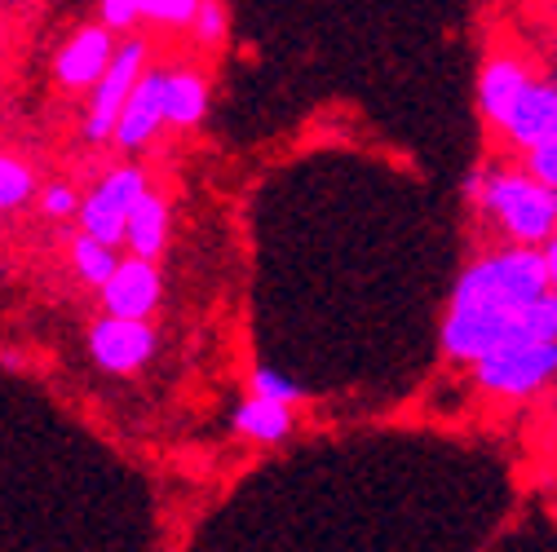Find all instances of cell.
Returning a JSON list of instances; mask_svg holds the SVG:
<instances>
[{
  "instance_id": "6da1fadb",
  "label": "cell",
  "mask_w": 557,
  "mask_h": 552,
  "mask_svg": "<svg viewBox=\"0 0 557 552\" xmlns=\"http://www.w3.org/2000/svg\"><path fill=\"white\" fill-rule=\"evenodd\" d=\"M553 288V274L544 261V248H505L478 256L451 292L447 318H443V350L456 363H478L492 354L500 340L518 331L527 310Z\"/></svg>"
},
{
  "instance_id": "7a4b0ae2",
  "label": "cell",
  "mask_w": 557,
  "mask_h": 552,
  "mask_svg": "<svg viewBox=\"0 0 557 552\" xmlns=\"http://www.w3.org/2000/svg\"><path fill=\"white\" fill-rule=\"evenodd\" d=\"M469 195L478 199V209L492 217L513 243L544 248L557 230V190L544 186L531 168L527 173H473Z\"/></svg>"
},
{
  "instance_id": "3957f363",
  "label": "cell",
  "mask_w": 557,
  "mask_h": 552,
  "mask_svg": "<svg viewBox=\"0 0 557 552\" xmlns=\"http://www.w3.org/2000/svg\"><path fill=\"white\" fill-rule=\"evenodd\" d=\"M473 376L496 398H531L557 376V340L509 336L492 354H482L473 363Z\"/></svg>"
},
{
  "instance_id": "277c9868",
  "label": "cell",
  "mask_w": 557,
  "mask_h": 552,
  "mask_svg": "<svg viewBox=\"0 0 557 552\" xmlns=\"http://www.w3.org/2000/svg\"><path fill=\"white\" fill-rule=\"evenodd\" d=\"M143 195H147V173L143 168H115L81 203V230H89L102 243L120 248L128 239V213L137 209V199H143Z\"/></svg>"
},
{
  "instance_id": "5b68a950",
  "label": "cell",
  "mask_w": 557,
  "mask_h": 552,
  "mask_svg": "<svg viewBox=\"0 0 557 552\" xmlns=\"http://www.w3.org/2000/svg\"><path fill=\"white\" fill-rule=\"evenodd\" d=\"M147 72V45L143 40H124L107 66V76L98 80V93H94V106L85 115V137L89 142H111L115 137V120L128 102V93L137 89V80H143Z\"/></svg>"
},
{
  "instance_id": "8992f818",
  "label": "cell",
  "mask_w": 557,
  "mask_h": 552,
  "mask_svg": "<svg viewBox=\"0 0 557 552\" xmlns=\"http://www.w3.org/2000/svg\"><path fill=\"white\" fill-rule=\"evenodd\" d=\"M89 350L98 359L102 372L128 376L137 372L151 354H156V327L147 318H124V314H107L94 331H89Z\"/></svg>"
},
{
  "instance_id": "52a82bcc",
  "label": "cell",
  "mask_w": 557,
  "mask_h": 552,
  "mask_svg": "<svg viewBox=\"0 0 557 552\" xmlns=\"http://www.w3.org/2000/svg\"><path fill=\"white\" fill-rule=\"evenodd\" d=\"M160 124H169V72H143V80H137V89L128 93L115 120L111 142L124 151H137L160 133Z\"/></svg>"
},
{
  "instance_id": "ba28073f",
  "label": "cell",
  "mask_w": 557,
  "mask_h": 552,
  "mask_svg": "<svg viewBox=\"0 0 557 552\" xmlns=\"http://www.w3.org/2000/svg\"><path fill=\"white\" fill-rule=\"evenodd\" d=\"M164 297V279L151 256H128L115 265V274L102 284V305L107 314H124V318H147Z\"/></svg>"
},
{
  "instance_id": "9c48e42d",
  "label": "cell",
  "mask_w": 557,
  "mask_h": 552,
  "mask_svg": "<svg viewBox=\"0 0 557 552\" xmlns=\"http://www.w3.org/2000/svg\"><path fill=\"white\" fill-rule=\"evenodd\" d=\"M115 49H120V45H115V36H111L107 23H102V27H85V32H76L72 40H66V49L58 53V66H53L58 85H62V89L98 85V80L107 76V66H111Z\"/></svg>"
},
{
  "instance_id": "30bf717a",
  "label": "cell",
  "mask_w": 557,
  "mask_h": 552,
  "mask_svg": "<svg viewBox=\"0 0 557 552\" xmlns=\"http://www.w3.org/2000/svg\"><path fill=\"white\" fill-rule=\"evenodd\" d=\"M505 137H509L518 151L557 142V85L531 80L527 93L518 98V106H513L509 120H505Z\"/></svg>"
},
{
  "instance_id": "8fae6325",
  "label": "cell",
  "mask_w": 557,
  "mask_h": 552,
  "mask_svg": "<svg viewBox=\"0 0 557 552\" xmlns=\"http://www.w3.org/2000/svg\"><path fill=\"white\" fill-rule=\"evenodd\" d=\"M531 76H527V66L518 58H492L482 66V76H478V106L482 115L492 120L496 128H505L509 111L518 106V98L527 93Z\"/></svg>"
},
{
  "instance_id": "7c38bea8",
  "label": "cell",
  "mask_w": 557,
  "mask_h": 552,
  "mask_svg": "<svg viewBox=\"0 0 557 552\" xmlns=\"http://www.w3.org/2000/svg\"><path fill=\"white\" fill-rule=\"evenodd\" d=\"M231 425H235V434H244L252 442H284L293 434V411H288V402H274L265 393H252L248 402H239Z\"/></svg>"
},
{
  "instance_id": "4fadbf2b",
  "label": "cell",
  "mask_w": 557,
  "mask_h": 552,
  "mask_svg": "<svg viewBox=\"0 0 557 552\" xmlns=\"http://www.w3.org/2000/svg\"><path fill=\"white\" fill-rule=\"evenodd\" d=\"M164 239H169V203L156 195V190H147L143 199H137V209L128 213V248H133V256H160L164 252Z\"/></svg>"
},
{
  "instance_id": "5bb4252c",
  "label": "cell",
  "mask_w": 557,
  "mask_h": 552,
  "mask_svg": "<svg viewBox=\"0 0 557 552\" xmlns=\"http://www.w3.org/2000/svg\"><path fill=\"white\" fill-rule=\"evenodd\" d=\"M208 111V85L199 72H169V124L195 128Z\"/></svg>"
},
{
  "instance_id": "9a60e30c",
  "label": "cell",
  "mask_w": 557,
  "mask_h": 552,
  "mask_svg": "<svg viewBox=\"0 0 557 552\" xmlns=\"http://www.w3.org/2000/svg\"><path fill=\"white\" fill-rule=\"evenodd\" d=\"M72 261H76V269H81V279L85 284H107L111 274H115V265H120V256H115V243H102L98 235H81L76 239V248H72Z\"/></svg>"
},
{
  "instance_id": "2e32d148",
  "label": "cell",
  "mask_w": 557,
  "mask_h": 552,
  "mask_svg": "<svg viewBox=\"0 0 557 552\" xmlns=\"http://www.w3.org/2000/svg\"><path fill=\"white\" fill-rule=\"evenodd\" d=\"M36 190V177L23 160H10V155H0V213H14L23 209V203L32 199Z\"/></svg>"
},
{
  "instance_id": "e0dca14e",
  "label": "cell",
  "mask_w": 557,
  "mask_h": 552,
  "mask_svg": "<svg viewBox=\"0 0 557 552\" xmlns=\"http://www.w3.org/2000/svg\"><path fill=\"white\" fill-rule=\"evenodd\" d=\"M190 32H195L199 45H222L226 40V5L222 0H199Z\"/></svg>"
},
{
  "instance_id": "ac0fdd59",
  "label": "cell",
  "mask_w": 557,
  "mask_h": 552,
  "mask_svg": "<svg viewBox=\"0 0 557 552\" xmlns=\"http://www.w3.org/2000/svg\"><path fill=\"white\" fill-rule=\"evenodd\" d=\"M248 385H252V393H265V398H274V402H288V406L306 398V389H301L297 380H288L284 372H274V367H257Z\"/></svg>"
},
{
  "instance_id": "d6986e66",
  "label": "cell",
  "mask_w": 557,
  "mask_h": 552,
  "mask_svg": "<svg viewBox=\"0 0 557 552\" xmlns=\"http://www.w3.org/2000/svg\"><path fill=\"white\" fill-rule=\"evenodd\" d=\"M195 10H199V0H143V18L160 27H190Z\"/></svg>"
},
{
  "instance_id": "ffe728a7",
  "label": "cell",
  "mask_w": 557,
  "mask_h": 552,
  "mask_svg": "<svg viewBox=\"0 0 557 552\" xmlns=\"http://www.w3.org/2000/svg\"><path fill=\"white\" fill-rule=\"evenodd\" d=\"M81 203H85V199H76V190L66 186V181H53V186L40 190V213L53 217V222L76 217V213H81Z\"/></svg>"
},
{
  "instance_id": "44dd1931",
  "label": "cell",
  "mask_w": 557,
  "mask_h": 552,
  "mask_svg": "<svg viewBox=\"0 0 557 552\" xmlns=\"http://www.w3.org/2000/svg\"><path fill=\"white\" fill-rule=\"evenodd\" d=\"M137 18H143V0H102V23L111 32H128Z\"/></svg>"
},
{
  "instance_id": "7402d4cb",
  "label": "cell",
  "mask_w": 557,
  "mask_h": 552,
  "mask_svg": "<svg viewBox=\"0 0 557 552\" xmlns=\"http://www.w3.org/2000/svg\"><path fill=\"white\" fill-rule=\"evenodd\" d=\"M527 168H531L544 186H553V190H557V142L531 147V151H527Z\"/></svg>"
},
{
  "instance_id": "603a6c76",
  "label": "cell",
  "mask_w": 557,
  "mask_h": 552,
  "mask_svg": "<svg viewBox=\"0 0 557 552\" xmlns=\"http://www.w3.org/2000/svg\"><path fill=\"white\" fill-rule=\"evenodd\" d=\"M544 261H548V274H553V288H557V230H553V239L544 243Z\"/></svg>"
}]
</instances>
